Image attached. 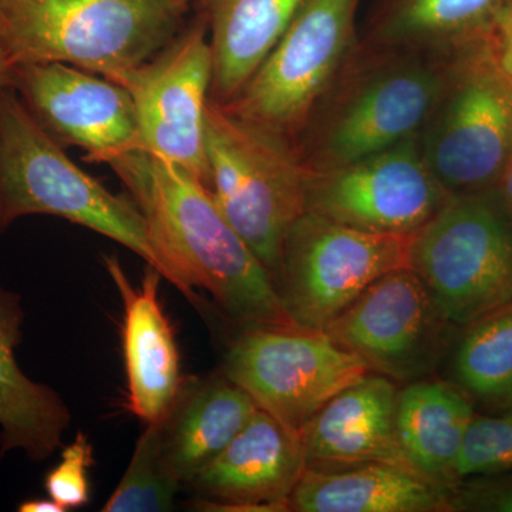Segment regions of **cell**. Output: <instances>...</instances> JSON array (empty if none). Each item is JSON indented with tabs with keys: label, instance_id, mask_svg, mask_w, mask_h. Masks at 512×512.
Here are the masks:
<instances>
[{
	"label": "cell",
	"instance_id": "obj_22",
	"mask_svg": "<svg viewBox=\"0 0 512 512\" xmlns=\"http://www.w3.org/2000/svg\"><path fill=\"white\" fill-rule=\"evenodd\" d=\"M305 0H202L212 50L210 99L227 104L251 79Z\"/></svg>",
	"mask_w": 512,
	"mask_h": 512
},
{
	"label": "cell",
	"instance_id": "obj_9",
	"mask_svg": "<svg viewBox=\"0 0 512 512\" xmlns=\"http://www.w3.org/2000/svg\"><path fill=\"white\" fill-rule=\"evenodd\" d=\"M413 235L377 234L303 212L286 232L274 281L289 318L325 330L377 279L410 269Z\"/></svg>",
	"mask_w": 512,
	"mask_h": 512
},
{
	"label": "cell",
	"instance_id": "obj_30",
	"mask_svg": "<svg viewBox=\"0 0 512 512\" xmlns=\"http://www.w3.org/2000/svg\"><path fill=\"white\" fill-rule=\"evenodd\" d=\"M495 191H497L498 197L501 198V201L512 215V148L503 175H501L498 184L495 185Z\"/></svg>",
	"mask_w": 512,
	"mask_h": 512
},
{
	"label": "cell",
	"instance_id": "obj_1",
	"mask_svg": "<svg viewBox=\"0 0 512 512\" xmlns=\"http://www.w3.org/2000/svg\"><path fill=\"white\" fill-rule=\"evenodd\" d=\"M143 214L151 237L192 289L210 292L242 325H295L274 281L224 217L207 184L143 148L104 158Z\"/></svg>",
	"mask_w": 512,
	"mask_h": 512
},
{
	"label": "cell",
	"instance_id": "obj_25",
	"mask_svg": "<svg viewBox=\"0 0 512 512\" xmlns=\"http://www.w3.org/2000/svg\"><path fill=\"white\" fill-rule=\"evenodd\" d=\"M163 423L146 424L137 440L130 466L103 512H164L174 508L181 483L171 473L164 454Z\"/></svg>",
	"mask_w": 512,
	"mask_h": 512
},
{
	"label": "cell",
	"instance_id": "obj_16",
	"mask_svg": "<svg viewBox=\"0 0 512 512\" xmlns=\"http://www.w3.org/2000/svg\"><path fill=\"white\" fill-rule=\"evenodd\" d=\"M103 261L123 302L128 410L146 424L163 423L184 389L173 326L160 301L164 276L147 265L140 286H134L116 255Z\"/></svg>",
	"mask_w": 512,
	"mask_h": 512
},
{
	"label": "cell",
	"instance_id": "obj_32",
	"mask_svg": "<svg viewBox=\"0 0 512 512\" xmlns=\"http://www.w3.org/2000/svg\"><path fill=\"white\" fill-rule=\"evenodd\" d=\"M13 63L10 62L8 53L5 52L2 42H0V92L8 89L12 84Z\"/></svg>",
	"mask_w": 512,
	"mask_h": 512
},
{
	"label": "cell",
	"instance_id": "obj_27",
	"mask_svg": "<svg viewBox=\"0 0 512 512\" xmlns=\"http://www.w3.org/2000/svg\"><path fill=\"white\" fill-rule=\"evenodd\" d=\"M93 461L92 443L86 434L79 431L76 439L63 448L60 463L45 478L47 494L57 504L62 505L64 510L89 504V471Z\"/></svg>",
	"mask_w": 512,
	"mask_h": 512
},
{
	"label": "cell",
	"instance_id": "obj_8",
	"mask_svg": "<svg viewBox=\"0 0 512 512\" xmlns=\"http://www.w3.org/2000/svg\"><path fill=\"white\" fill-rule=\"evenodd\" d=\"M360 3L305 0L241 92L220 106L295 150L313 110L359 43Z\"/></svg>",
	"mask_w": 512,
	"mask_h": 512
},
{
	"label": "cell",
	"instance_id": "obj_31",
	"mask_svg": "<svg viewBox=\"0 0 512 512\" xmlns=\"http://www.w3.org/2000/svg\"><path fill=\"white\" fill-rule=\"evenodd\" d=\"M20 512H66L62 505L56 503L55 500H28L19 504Z\"/></svg>",
	"mask_w": 512,
	"mask_h": 512
},
{
	"label": "cell",
	"instance_id": "obj_28",
	"mask_svg": "<svg viewBox=\"0 0 512 512\" xmlns=\"http://www.w3.org/2000/svg\"><path fill=\"white\" fill-rule=\"evenodd\" d=\"M451 511L512 512V471L458 481L451 493Z\"/></svg>",
	"mask_w": 512,
	"mask_h": 512
},
{
	"label": "cell",
	"instance_id": "obj_4",
	"mask_svg": "<svg viewBox=\"0 0 512 512\" xmlns=\"http://www.w3.org/2000/svg\"><path fill=\"white\" fill-rule=\"evenodd\" d=\"M190 0H0V42L13 66L64 63L113 79L164 49Z\"/></svg>",
	"mask_w": 512,
	"mask_h": 512
},
{
	"label": "cell",
	"instance_id": "obj_33",
	"mask_svg": "<svg viewBox=\"0 0 512 512\" xmlns=\"http://www.w3.org/2000/svg\"><path fill=\"white\" fill-rule=\"evenodd\" d=\"M192 5H198V3L202 2V0H190Z\"/></svg>",
	"mask_w": 512,
	"mask_h": 512
},
{
	"label": "cell",
	"instance_id": "obj_5",
	"mask_svg": "<svg viewBox=\"0 0 512 512\" xmlns=\"http://www.w3.org/2000/svg\"><path fill=\"white\" fill-rule=\"evenodd\" d=\"M205 141L208 188L275 281L286 232L306 211V171L288 143L237 119L211 99Z\"/></svg>",
	"mask_w": 512,
	"mask_h": 512
},
{
	"label": "cell",
	"instance_id": "obj_21",
	"mask_svg": "<svg viewBox=\"0 0 512 512\" xmlns=\"http://www.w3.org/2000/svg\"><path fill=\"white\" fill-rule=\"evenodd\" d=\"M258 410L228 377L184 384L163 431L165 460L181 485L220 456Z\"/></svg>",
	"mask_w": 512,
	"mask_h": 512
},
{
	"label": "cell",
	"instance_id": "obj_26",
	"mask_svg": "<svg viewBox=\"0 0 512 512\" xmlns=\"http://www.w3.org/2000/svg\"><path fill=\"white\" fill-rule=\"evenodd\" d=\"M507 471H512V407L476 414L458 458V481Z\"/></svg>",
	"mask_w": 512,
	"mask_h": 512
},
{
	"label": "cell",
	"instance_id": "obj_6",
	"mask_svg": "<svg viewBox=\"0 0 512 512\" xmlns=\"http://www.w3.org/2000/svg\"><path fill=\"white\" fill-rule=\"evenodd\" d=\"M421 154L450 195L493 190L512 148V80L490 36L458 50L419 133Z\"/></svg>",
	"mask_w": 512,
	"mask_h": 512
},
{
	"label": "cell",
	"instance_id": "obj_2",
	"mask_svg": "<svg viewBox=\"0 0 512 512\" xmlns=\"http://www.w3.org/2000/svg\"><path fill=\"white\" fill-rule=\"evenodd\" d=\"M453 56L360 39L296 143L303 170L326 173L419 136Z\"/></svg>",
	"mask_w": 512,
	"mask_h": 512
},
{
	"label": "cell",
	"instance_id": "obj_14",
	"mask_svg": "<svg viewBox=\"0 0 512 512\" xmlns=\"http://www.w3.org/2000/svg\"><path fill=\"white\" fill-rule=\"evenodd\" d=\"M10 87L56 143L82 148L87 163L138 148L133 100L106 77L64 63L16 64Z\"/></svg>",
	"mask_w": 512,
	"mask_h": 512
},
{
	"label": "cell",
	"instance_id": "obj_24",
	"mask_svg": "<svg viewBox=\"0 0 512 512\" xmlns=\"http://www.w3.org/2000/svg\"><path fill=\"white\" fill-rule=\"evenodd\" d=\"M451 382L490 412L512 407V301L461 328Z\"/></svg>",
	"mask_w": 512,
	"mask_h": 512
},
{
	"label": "cell",
	"instance_id": "obj_29",
	"mask_svg": "<svg viewBox=\"0 0 512 512\" xmlns=\"http://www.w3.org/2000/svg\"><path fill=\"white\" fill-rule=\"evenodd\" d=\"M490 39L498 66L512 80V0L495 16Z\"/></svg>",
	"mask_w": 512,
	"mask_h": 512
},
{
	"label": "cell",
	"instance_id": "obj_13",
	"mask_svg": "<svg viewBox=\"0 0 512 512\" xmlns=\"http://www.w3.org/2000/svg\"><path fill=\"white\" fill-rule=\"evenodd\" d=\"M306 211L377 234H416L453 195L421 154L419 136L326 173H306Z\"/></svg>",
	"mask_w": 512,
	"mask_h": 512
},
{
	"label": "cell",
	"instance_id": "obj_19",
	"mask_svg": "<svg viewBox=\"0 0 512 512\" xmlns=\"http://www.w3.org/2000/svg\"><path fill=\"white\" fill-rule=\"evenodd\" d=\"M476 409L473 397L451 380L426 377L407 383L396 399V437L407 466L453 490Z\"/></svg>",
	"mask_w": 512,
	"mask_h": 512
},
{
	"label": "cell",
	"instance_id": "obj_15",
	"mask_svg": "<svg viewBox=\"0 0 512 512\" xmlns=\"http://www.w3.org/2000/svg\"><path fill=\"white\" fill-rule=\"evenodd\" d=\"M305 468L302 437L259 409L190 484L212 510L289 511Z\"/></svg>",
	"mask_w": 512,
	"mask_h": 512
},
{
	"label": "cell",
	"instance_id": "obj_34",
	"mask_svg": "<svg viewBox=\"0 0 512 512\" xmlns=\"http://www.w3.org/2000/svg\"><path fill=\"white\" fill-rule=\"evenodd\" d=\"M3 454H5V453H3V451H0V458L3 457Z\"/></svg>",
	"mask_w": 512,
	"mask_h": 512
},
{
	"label": "cell",
	"instance_id": "obj_12",
	"mask_svg": "<svg viewBox=\"0 0 512 512\" xmlns=\"http://www.w3.org/2000/svg\"><path fill=\"white\" fill-rule=\"evenodd\" d=\"M458 329L407 268L377 279L323 332L373 373L407 384L433 375Z\"/></svg>",
	"mask_w": 512,
	"mask_h": 512
},
{
	"label": "cell",
	"instance_id": "obj_10",
	"mask_svg": "<svg viewBox=\"0 0 512 512\" xmlns=\"http://www.w3.org/2000/svg\"><path fill=\"white\" fill-rule=\"evenodd\" d=\"M370 367L323 330L298 325L242 328L225 356L224 376L258 409L302 436L316 413Z\"/></svg>",
	"mask_w": 512,
	"mask_h": 512
},
{
	"label": "cell",
	"instance_id": "obj_11",
	"mask_svg": "<svg viewBox=\"0 0 512 512\" xmlns=\"http://www.w3.org/2000/svg\"><path fill=\"white\" fill-rule=\"evenodd\" d=\"M212 72L210 28L200 9L156 56L109 79L133 100L138 148L181 165L207 187L205 123Z\"/></svg>",
	"mask_w": 512,
	"mask_h": 512
},
{
	"label": "cell",
	"instance_id": "obj_20",
	"mask_svg": "<svg viewBox=\"0 0 512 512\" xmlns=\"http://www.w3.org/2000/svg\"><path fill=\"white\" fill-rule=\"evenodd\" d=\"M22 322L20 296L0 288V451L20 450L42 463L62 446L72 414L52 387L33 382L16 362Z\"/></svg>",
	"mask_w": 512,
	"mask_h": 512
},
{
	"label": "cell",
	"instance_id": "obj_17",
	"mask_svg": "<svg viewBox=\"0 0 512 512\" xmlns=\"http://www.w3.org/2000/svg\"><path fill=\"white\" fill-rule=\"evenodd\" d=\"M397 393L396 382L372 372L332 397L302 431L306 467L367 461L407 466L396 437Z\"/></svg>",
	"mask_w": 512,
	"mask_h": 512
},
{
	"label": "cell",
	"instance_id": "obj_3",
	"mask_svg": "<svg viewBox=\"0 0 512 512\" xmlns=\"http://www.w3.org/2000/svg\"><path fill=\"white\" fill-rule=\"evenodd\" d=\"M29 113L18 93L0 92V234L28 215L63 218L119 242L197 301L151 237L137 205L82 170Z\"/></svg>",
	"mask_w": 512,
	"mask_h": 512
},
{
	"label": "cell",
	"instance_id": "obj_7",
	"mask_svg": "<svg viewBox=\"0 0 512 512\" xmlns=\"http://www.w3.org/2000/svg\"><path fill=\"white\" fill-rule=\"evenodd\" d=\"M410 269L457 328L512 301V215L493 190L454 195L413 235Z\"/></svg>",
	"mask_w": 512,
	"mask_h": 512
},
{
	"label": "cell",
	"instance_id": "obj_23",
	"mask_svg": "<svg viewBox=\"0 0 512 512\" xmlns=\"http://www.w3.org/2000/svg\"><path fill=\"white\" fill-rule=\"evenodd\" d=\"M507 0H376L360 39L437 55L491 35L495 16Z\"/></svg>",
	"mask_w": 512,
	"mask_h": 512
},
{
	"label": "cell",
	"instance_id": "obj_18",
	"mask_svg": "<svg viewBox=\"0 0 512 512\" xmlns=\"http://www.w3.org/2000/svg\"><path fill=\"white\" fill-rule=\"evenodd\" d=\"M451 493L404 464L309 466L289 498V511L451 512Z\"/></svg>",
	"mask_w": 512,
	"mask_h": 512
}]
</instances>
